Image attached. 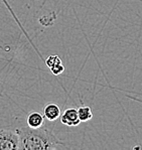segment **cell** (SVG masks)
<instances>
[{"label": "cell", "mask_w": 142, "mask_h": 150, "mask_svg": "<svg viewBox=\"0 0 142 150\" xmlns=\"http://www.w3.org/2000/svg\"><path fill=\"white\" fill-rule=\"evenodd\" d=\"M61 64H63L61 63V59H59V57L57 54H50L49 57L45 59V64L49 67V70L56 68V67H58Z\"/></svg>", "instance_id": "obj_7"}, {"label": "cell", "mask_w": 142, "mask_h": 150, "mask_svg": "<svg viewBox=\"0 0 142 150\" xmlns=\"http://www.w3.org/2000/svg\"><path fill=\"white\" fill-rule=\"evenodd\" d=\"M19 139L16 131L0 130V150H17Z\"/></svg>", "instance_id": "obj_2"}, {"label": "cell", "mask_w": 142, "mask_h": 150, "mask_svg": "<svg viewBox=\"0 0 142 150\" xmlns=\"http://www.w3.org/2000/svg\"><path fill=\"white\" fill-rule=\"evenodd\" d=\"M27 125L30 128H40L43 126L45 123V116L40 112H31L28 114L26 119Z\"/></svg>", "instance_id": "obj_5"}, {"label": "cell", "mask_w": 142, "mask_h": 150, "mask_svg": "<svg viewBox=\"0 0 142 150\" xmlns=\"http://www.w3.org/2000/svg\"><path fill=\"white\" fill-rule=\"evenodd\" d=\"M43 116L49 121H56L61 116V109L57 104L49 103L43 109Z\"/></svg>", "instance_id": "obj_4"}, {"label": "cell", "mask_w": 142, "mask_h": 150, "mask_svg": "<svg viewBox=\"0 0 142 150\" xmlns=\"http://www.w3.org/2000/svg\"><path fill=\"white\" fill-rule=\"evenodd\" d=\"M19 139L20 150H52L58 149L64 145L52 131L40 127V128H30L23 127L16 130Z\"/></svg>", "instance_id": "obj_1"}, {"label": "cell", "mask_w": 142, "mask_h": 150, "mask_svg": "<svg viewBox=\"0 0 142 150\" xmlns=\"http://www.w3.org/2000/svg\"><path fill=\"white\" fill-rule=\"evenodd\" d=\"M59 118H61V123L68 127H76L81 123L76 108H69V109L65 110V112L61 114Z\"/></svg>", "instance_id": "obj_3"}, {"label": "cell", "mask_w": 142, "mask_h": 150, "mask_svg": "<svg viewBox=\"0 0 142 150\" xmlns=\"http://www.w3.org/2000/svg\"><path fill=\"white\" fill-rule=\"evenodd\" d=\"M64 71H65V66H64L63 64H59V66L56 67V68H54V69H52V70H50V71H52V73L54 74V76L61 75V74L64 73Z\"/></svg>", "instance_id": "obj_8"}, {"label": "cell", "mask_w": 142, "mask_h": 150, "mask_svg": "<svg viewBox=\"0 0 142 150\" xmlns=\"http://www.w3.org/2000/svg\"><path fill=\"white\" fill-rule=\"evenodd\" d=\"M78 111V116L81 122H87L90 121L93 118V112L92 109L88 106H81L77 109Z\"/></svg>", "instance_id": "obj_6"}]
</instances>
